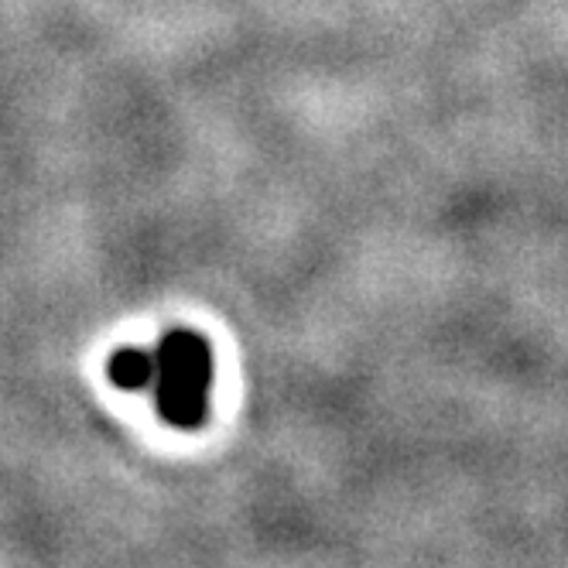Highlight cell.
I'll list each match as a JSON object with an SVG mask.
<instances>
[{"label": "cell", "mask_w": 568, "mask_h": 568, "mask_svg": "<svg viewBox=\"0 0 568 568\" xmlns=\"http://www.w3.org/2000/svg\"><path fill=\"white\" fill-rule=\"evenodd\" d=\"M213 346L192 329H172L154 349V404L175 428H199L210 415Z\"/></svg>", "instance_id": "6da1fadb"}, {"label": "cell", "mask_w": 568, "mask_h": 568, "mask_svg": "<svg viewBox=\"0 0 568 568\" xmlns=\"http://www.w3.org/2000/svg\"><path fill=\"white\" fill-rule=\"evenodd\" d=\"M106 374L120 390H141L154 384V353L138 346H120L106 363Z\"/></svg>", "instance_id": "7a4b0ae2"}]
</instances>
